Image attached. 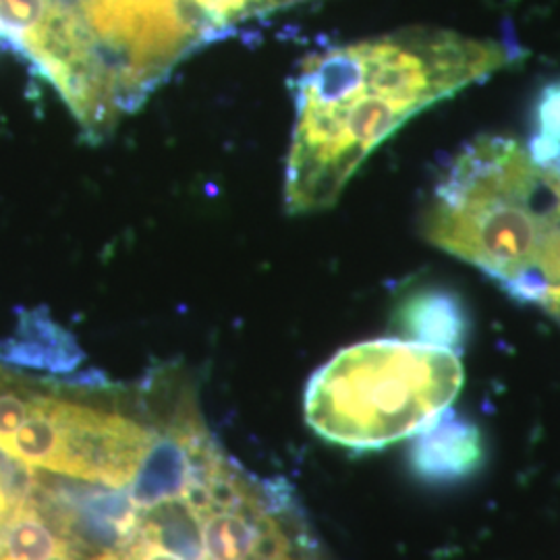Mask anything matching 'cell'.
<instances>
[{
	"mask_svg": "<svg viewBox=\"0 0 560 560\" xmlns=\"http://www.w3.org/2000/svg\"><path fill=\"white\" fill-rule=\"evenodd\" d=\"M30 486V469L0 460V529L7 525L23 492Z\"/></svg>",
	"mask_w": 560,
	"mask_h": 560,
	"instance_id": "9",
	"label": "cell"
},
{
	"mask_svg": "<svg viewBox=\"0 0 560 560\" xmlns=\"http://www.w3.org/2000/svg\"><path fill=\"white\" fill-rule=\"evenodd\" d=\"M423 237L560 324V164L513 138L460 148L428 196Z\"/></svg>",
	"mask_w": 560,
	"mask_h": 560,
	"instance_id": "2",
	"label": "cell"
},
{
	"mask_svg": "<svg viewBox=\"0 0 560 560\" xmlns=\"http://www.w3.org/2000/svg\"><path fill=\"white\" fill-rule=\"evenodd\" d=\"M513 60L509 44L442 27H407L307 59L295 81L287 210L303 217L332 208L361 164L407 120Z\"/></svg>",
	"mask_w": 560,
	"mask_h": 560,
	"instance_id": "1",
	"label": "cell"
},
{
	"mask_svg": "<svg viewBox=\"0 0 560 560\" xmlns=\"http://www.w3.org/2000/svg\"><path fill=\"white\" fill-rule=\"evenodd\" d=\"M0 560H78L75 544L32 483L0 529Z\"/></svg>",
	"mask_w": 560,
	"mask_h": 560,
	"instance_id": "6",
	"label": "cell"
},
{
	"mask_svg": "<svg viewBox=\"0 0 560 560\" xmlns=\"http://www.w3.org/2000/svg\"><path fill=\"white\" fill-rule=\"evenodd\" d=\"M81 360V351L71 335H67L46 314H27L15 339L0 345V361L50 372H69Z\"/></svg>",
	"mask_w": 560,
	"mask_h": 560,
	"instance_id": "7",
	"label": "cell"
},
{
	"mask_svg": "<svg viewBox=\"0 0 560 560\" xmlns=\"http://www.w3.org/2000/svg\"><path fill=\"white\" fill-rule=\"evenodd\" d=\"M143 397L38 381L0 365V455L65 480L129 486L159 425Z\"/></svg>",
	"mask_w": 560,
	"mask_h": 560,
	"instance_id": "3",
	"label": "cell"
},
{
	"mask_svg": "<svg viewBox=\"0 0 560 560\" xmlns=\"http://www.w3.org/2000/svg\"><path fill=\"white\" fill-rule=\"evenodd\" d=\"M409 463L413 474L428 483L467 480L483 463L480 428L446 409L416 434Z\"/></svg>",
	"mask_w": 560,
	"mask_h": 560,
	"instance_id": "5",
	"label": "cell"
},
{
	"mask_svg": "<svg viewBox=\"0 0 560 560\" xmlns=\"http://www.w3.org/2000/svg\"><path fill=\"white\" fill-rule=\"evenodd\" d=\"M399 322L402 330L418 342L448 349H455L465 332L459 303L439 293L409 298L400 305Z\"/></svg>",
	"mask_w": 560,
	"mask_h": 560,
	"instance_id": "8",
	"label": "cell"
},
{
	"mask_svg": "<svg viewBox=\"0 0 560 560\" xmlns=\"http://www.w3.org/2000/svg\"><path fill=\"white\" fill-rule=\"evenodd\" d=\"M463 365L455 349L418 340H365L312 376L305 420L324 441L374 451L418 434L457 399Z\"/></svg>",
	"mask_w": 560,
	"mask_h": 560,
	"instance_id": "4",
	"label": "cell"
},
{
	"mask_svg": "<svg viewBox=\"0 0 560 560\" xmlns=\"http://www.w3.org/2000/svg\"><path fill=\"white\" fill-rule=\"evenodd\" d=\"M541 141H546V148L532 145V150L541 159L552 161V154L560 150V85L550 90L541 104Z\"/></svg>",
	"mask_w": 560,
	"mask_h": 560,
	"instance_id": "10",
	"label": "cell"
}]
</instances>
